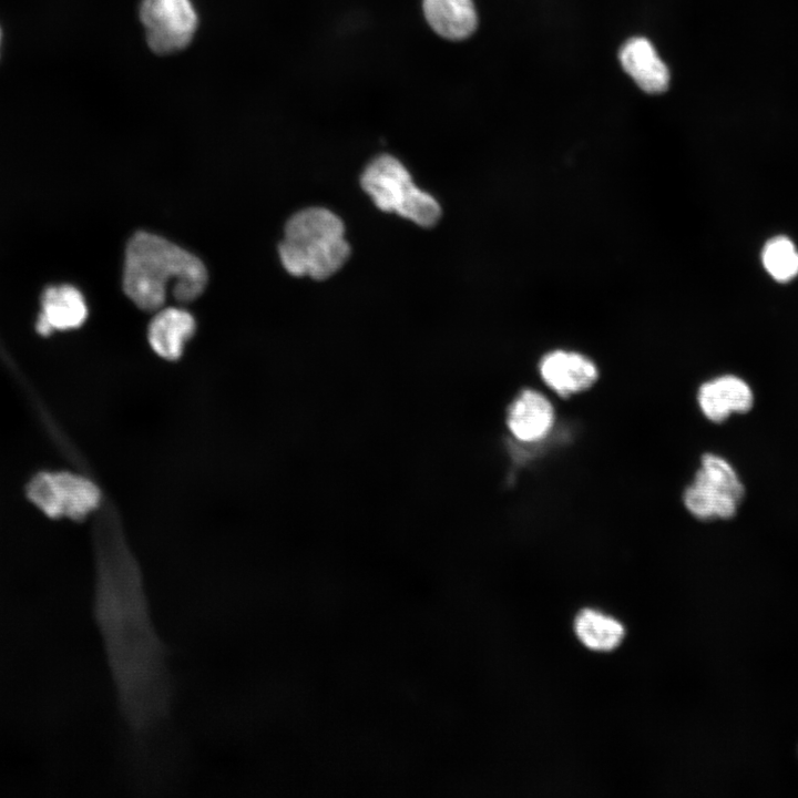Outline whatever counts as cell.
Returning a JSON list of instances; mask_svg holds the SVG:
<instances>
[{"instance_id":"cell-10","label":"cell","mask_w":798,"mask_h":798,"mask_svg":"<svg viewBox=\"0 0 798 798\" xmlns=\"http://www.w3.org/2000/svg\"><path fill=\"white\" fill-rule=\"evenodd\" d=\"M696 398L704 417L715 423L725 421L733 413L747 412L754 403L751 388L735 375H723L703 382Z\"/></svg>"},{"instance_id":"cell-7","label":"cell","mask_w":798,"mask_h":798,"mask_svg":"<svg viewBox=\"0 0 798 798\" xmlns=\"http://www.w3.org/2000/svg\"><path fill=\"white\" fill-rule=\"evenodd\" d=\"M29 499L48 516L82 520L101 500L99 488L71 472H41L28 485Z\"/></svg>"},{"instance_id":"cell-14","label":"cell","mask_w":798,"mask_h":798,"mask_svg":"<svg viewBox=\"0 0 798 798\" xmlns=\"http://www.w3.org/2000/svg\"><path fill=\"white\" fill-rule=\"evenodd\" d=\"M86 316L84 298L76 288L69 285L50 287L43 295L37 329L40 334L48 335L54 329L78 328Z\"/></svg>"},{"instance_id":"cell-17","label":"cell","mask_w":798,"mask_h":798,"mask_svg":"<svg viewBox=\"0 0 798 798\" xmlns=\"http://www.w3.org/2000/svg\"><path fill=\"white\" fill-rule=\"evenodd\" d=\"M0 39H1V32H0Z\"/></svg>"},{"instance_id":"cell-8","label":"cell","mask_w":798,"mask_h":798,"mask_svg":"<svg viewBox=\"0 0 798 798\" xmlns=\"http://www.w3.org/2000/svg\"><path fill=\"white\" fill-rule=\"evenodd\" d=\"M539 374L546 387L561 398L590 389L600 376L591 358L567 349H553L544 354L539 362Z\"/></svg>"},{"instance_id":"cell-11","label":"cell","mask_w":798,"mask_h":798,"mask_svg":"<svg viewBox=\"0 0 798 798\" xmlns=\"http://www.w3.org/2000/svg\"><path fill=\"white\" fill-rule=\"evenodd\" d=\"M620 61L643 91L661 93L668 88V69L649 40L642 37L628 39L620 50Z\"/></svg>"},{"instance_id":"cell-3","label":"cell","mask_w":798,"mask_h":798,"mask_svg":"<svg viewBox=\"0 0 798 798\" xmlns=\"http://www.w3.org/2000/svg\"><path fill=\"white\" fill-rule=\"evenodd\" d=\"M278 254L290 275L323 280L344 266L350 246L337 215L324 207H308L287 221Z\"/></svg>"},{"instance_id":"cell-9","label":"cell","mask_w":798,"mask_h":798,"mask_svg":"<svg viewBox=\"0 0 798 798\" xmlns=\"http://www.w3.org/2000/svg\"><path fill=\"white\" fill-rule=\"evenodd\" d=\"M505 422L518 441L539 442L550 434L555 422V410L544 393L525 388L508 407Z\"/></svg>"},{"instance_id":"cell-5","label":"cell","mask_w":798,"mask_h":798,"mask_svg":"<svg viewBox=\"0 0 798 798\" xmlns=\"http://www.w3.org/2000/svg\"><path fill=\"white\" fill-rule=\"evenodd\" d=\"M744 494L733 466L720 456L705 453L692 484L683 492V503L698 520H727L736 514Z\"/></svg>"},{"instance_id":"cell-4","label":"cell","mask_w":798,"mask_h":798,"mask_svg":"<svg viewBox=\"0 0 798 798\" xmlns=\"http://www.w3.org/2000/svg\"><path fill=\"white\" fill-rule=\"evenodd\" d=\"M360 183L383 212L397 213L422 227L436 225L441 216L439 203L415 185L407 168L392 155L374 158L365 168Z\"/></svg>"},{"instance_id":"cell-13","label":"cell","mask_w":798,"mask_h":798,"mask_svg":"<svg viewBox=\"0 0 798 798\" xmlns=\"http://www.w3.org/2000/svg\"><path fill=\"white\" fill-rule=\"evenodd\" d=\"M422 12L430 28L450 41L469 38L478 27L473 0H422Z\"/></svg>"},{"instance_id":"cell-6","label":"cell","mask_w":798,"mask_h":798,"mask_svg":"<svg viewBox=\"0 0 798 798\" xmlns=\"http://www.w3.org/2000/svg\"><path fill=\"white\" fill-rule=\"evenodd\" d=\"M137 12L146 43L158 55L184 50L200 24L193 0H141Z\"/></svg>"},{"instance_id":"cell-12","label":"cell","mask_w":798,"mask_h":798,"mask_svg":"<svg viewBox=\"0 0 798 798\" xmlns=\"http://www.w3.org/2000/svg\"><path fill=\"white\" fill-rule=\"evenodd\" d=\"M195 319L186 310L168 307L158 309L152 318L147 339L153 351L165 360H177L186 341L195 331Z\"/></svg>"},{"instance_id":"cell-2","label":"cell","mask_w":798,"mask_h":798,"mask_svg":"<svg viewBox=\"0 0 798 798\" xmlns=\"http://www.w3.org/2000/svg\"><path fill=\"white\" fill-rule=\"evenodd\" d=\"M206 283L204 264L182 247L147 232H137L129 241L123 289L139 308L161 309L168 284H173L176 300L192 301L203 293Z\"/></svg>"},{"instance_id":"cell-16","label":"cell","mask_w":798,"mask_h":798,"mask_svg":"<svg viewBox=\"0 0 798 798\" xmlns=\"http://www.w3.org/2000/svg\"><path fill=\"white\" fill-rule=\"evenodd\" d=\"M761 260L765 269L777 282H789L798 275V250L788 237L769 239L764 246Z\"/></svg>"},{"instance_id":"cell-1","label":"cell","mask_w":798,"mask_h":798,"mask_svg":"<svg viewBox=\"0 0 798 798\" xmlns=\"http://www.w3.org/2000/svg\"><path fill=\"white\" fill-rule=\"evenodd\" d=\"M95 614L122 717L134 734H147L171 709L167 649L155 630L141 572L119 544L103 560Z\"/></svg>"},{"instance_id":"cell-15","label":"cell","mask_w":798,"mask_h":798,"mask_svg":"<svg viewBox=\"0 0 798 798\" xmlns=\"http://www.w3.org/2000/svg\"><path fill=\"white\" fill-rule=\"evenodd\" d=\"M574 631L583 645L598 652L618 646L625 633L617 620L592 608H585L576 615Z\"/></svg>"}]
</instances>
